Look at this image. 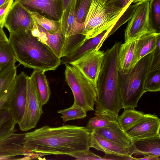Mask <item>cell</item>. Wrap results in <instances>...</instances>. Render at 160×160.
<instances>
[{
  "label": "cell",
  "mask_w": 160,
  "mask_h": 160,
  "mask_svg": "<svg viewBox=\"0 0 160 160\" xmlns=\"http://www.w3.org/2000/svg\"><path fill=\"white\" fill-rule=\"evenodd\" d=\"M160 90V69L150 71L147 76L144 87V93Z\"/></svg>",
  "instance_id": "cell-30"
},
{
  "label": "cell",
  "mask_w": 160,
  "mask_h": 160,
  "mask_svg": "<svg viewBox=\"0 0 160 160\" xmlns=\"http://www.w3.org/2000/svg\"><path fill=\"white\" fill-rule=\"evenodd\" d=\"M16 62L15 54L8 42L0 41V73L15 65Z\"/></svg>",
  "instance_id": "cell-25"
},
{
  "label": "cell",
  "mask_w": 160,
  "mask_h": 160,
  "mask_svg": "<svg viewBox=\"0 0 160 160\" xmlns=\"http://www.w3.org/2000/svg\"><path fill=\"white\" fill-rule=\"evenodd\" d=\"M91 132L86 127L44 126L25 133L22 145L30 159L50 155L82 152L91 148Z\"/></svg>",
  "instance_id": "cell-1"
},
{
  "label": "cell",
  "mask_w": 160,
  "mask_h": 160,
  "mask_svg": "<svg viewBox=\"0 0 160 160\" xmlns=\"http://www.w3.org/2000/svg\"><path fill=\"white\" fill-rule=\"evenodd\" d=\"M107 31H104L96 36L87 40L78 49L70 55L62 57L61 63L63 64H69L94 48H97Z\"/></svg>",
  "instance_id": "cell-23"
},
{
  "label": "cell",
  "mask_w": 160,
  "mask_h": 160,
  "mask_svg": "<svg viewBox=\"0 0 160 160\" xmlns=\"http://www.w3.org/2000/svg\"><path fill=\"white\" fill-rule=\"evenodd\" d=\"M104 52L96 48L69 64L78 69L96 88Z\"/></svg>",
  "instance_id": "cell-9"
},
{
  "label": "cell",
  "mask_w": 160,
  "mask_h": 160,
  "mask_svg": "<svg viewBox=\"0 0 160 160\" xmlns=\"http://www.w3.org/2000/svg\"><path fill=\"white\" fill-rule=\"evenodd\" d=\"M16 89V80L4 94L0 98V110H8L15 95Z\"/></svg>",
  "instance_id": "cell-34"
},
{
  "label": "cell",
  "mask_w": 160,
  "mask_h": 160,
  "mask_svg": "<svg viewBox=\"0 0 160 160\" xmlns=\"http://www.w3.org/2000/svg\"><path fill=\"white\" fill-rule=\"evenodd\" d=\"M30 12L44 14L48 18L60 20L62 11V0H15Z\"/></svg>",
  "instance_id": "cell-13"
},
{
  "label": "cell",
  "mask_w": 160,
  "mask_h": 160,
  "mask_svg": "<svg viewBox=\"0 0 160 160\" xmlns=\"http://www.w3.org/2000/svg\"><path fill=\"white\" fill-rule=\"evenodd\" d=\"M39 96L42 106L48 102L51 92L45 72L34 70L30 76Z\"/></svg>",
  "instance_id": "cell-22"
},
{
  "label": "cell",
  "mask_w": 160,
  "mask_h": 160,
  "mask_svg": "<svg viewBox=\"0 0 160 160\" xmlns=\"http://www.w3.org/2000/svg\"><path fill=\"white\" fill-rule=\"evenodd\" d=\"M91 147L108 155L119 156L131 155L129 154V148L123 147L101 137L94 132H91Z\"/></svg>",
  "instance_id": "cell-18"
},
{
  "label": "cell",
  "mask_w": 160,
  "mask_h": 160,
  "mask_svg": "<svg viewBox=\"0 0 160 160\" xmlns=\"http://www.w3.org/2000/svg\"><path fill=\"white\" fill-rule=\"evenodd\" d=\"M150 16L153 26L158 32L160 28V0H151Z\"/></svg>",
  "instance_id": "cell-32"
},
{
  "label": "cell",
  "mask_w": 160,
  "mask_h": 160,
  "mask_svg": "<svg viewBox=\"0 0 160 160\" xmlns=\"http://www.w3.org/2000/svg\"><path fill=\"white\" fill-rule=\"evenodd\" d=\"M28 75L23 72L17 75L16 79V89L15 95L8 109L17 124L21 121L24 111Z\"/></svg>",
  "instance_id": "cell-14"
},
{
  "label": "cell",
  "mask_w": 160,
  "mask_h": 160,
  "mask_svg": "<svg viewBox=\"0 0 160 160\" xmlns=\"http://www.w3.org/2000/svg\"><path fill=\"white\" fill-rule=\"evenodd\" d=\"M121 42H116L105 52L98 78L94 114L117 120L122 108L118 85L117 57Z\"/></svg>",
  "instance_id": "cell-2"
},
{
  "label": "cell",
  "mask_w": 160,
  "mask_h": 160,
  "mask_svg": "<svg viewBox=\"0 0 160 160\" xmlns=\"http://www.w3.org/2000/svg\"><path fill=\"white\" fill-rule=\"evenodd\" d=\"M144 114L143 112L136 111L134 108L125 109L122 114L118 116L117 121L122 129L125 131L142 118Z\"/></svg>",
  "instance_id": "cell-24"
},
{
  "label": "cell",
  "mask_w": 160,
  "mask_h": 160,
  "mask_svg": "<svg viewBox=\"0 0 160 160\" xmlns=\"http://www.w3.org/2000/svg\"><path fill=\"white\" fill-rule=\"evenodd\" d=\"M29 12L34 21L50 33H55L59 30L61 27L60 20H52L38 12Z\"/></svg>",
  "instance_id": "cell-27"
},
{
  "label": "cell",
  "mask_w": 160,
  "mask_h": 160,
  "mask_svg": "<svg viewBox=\"0 0 160 160\" xmlns=\"http://www.w3.org/2000/svg\"><path fill=\"white\" fill-rule=\"evenodd\" d=\"M0 41L8 42V38L3 30V28L0 29Z\"/></svg>",
  "instance_id": "cell-40"
},
{
  "label": "cell",
  "mask_w": 160,
  "mask_h": 160,
  "mask_svg": "<svg viewBox=\"0 0 160 160\" xmlns=\"http://www.w3.org/2000/svg\"><path fill=\"white\" fill-rule=\"evenodd\" d=\"M160 119L155 114H145L133 126L125 131L132 141L160 134Z\"/></svg>",
  "instance_id": "cell-11"
},
{
  "label": "cell",
  "mask_w": 160,
  "mask_h": 160,
  "mask_svg": "<svg viewBox=\"0 0 160 160\" xmlns=\"http://www.w3.org/2000/svg\"><path fill=\"white\" fill-rule=\"evenodd\" d=\"M92 0H77L76 23L84 25L87 14Z\"/></svg>",
  "instance_id": "cell-31"
},
{
  "label": "cell",
  "mask_w": 160,
  "mask_h": 160,
  "mask_svg": "<svg viewBox=\"0 0 160 160\" xmlns=\"http://www.w3.org/2000/svg\"><path fill=\"white\" fill-rule=\"evenodd\" d=\"M128 8L118 9L92 0L84 21L82 34L88 40L107 31L97 48L99 50L106 36Z\"/></svg>",
  "instance_id": "cell-5"
},
{
  "label": "cell",
  "mask_w": 160,
  "mask_h": 160,
  "mask_svg": "<svg viewBox=\"0 0 160 160\" xmlns=\"http://www.w3.org/2000/svg\"><path fill=\"white\" fill-rule=\"evenodd\" d=\"M77 0H72L62 11L60 19L62 35L65 37L70 36L74 30L76 20Z\"/></svg>",
  "instance_id": "cell-21"
},
{
  "label": "cell",
  "mask_w": 160,
  "mask_h": 160,
  "mask_svg": "<svg viewBox=\"0 0 160 160\" xmlns=\"http://www.w3.org/2000/svg\"><path fill=\"white\" fill-rule=\"evenodd\" d=\"M16 124L8 110H0V137L16 132Z\"/></svg>",
  "instance_id": "cell-28"
},
{
  "label": "cell",
  "mask_w": 160,
  "mask_h": 160,
  "mask_svg": "<svg viewBox=\"0 0 160 160\" xmlns=\"http://www.w3.org/2000/svg\"><path fill=\"white\" fill-rule=\"evenodd\" d=\"M69 3L68 0H62V11L66 8Z\"/></svg>",
  "instance_id": "cell-41"
},
{
  "label": "cell",
  "mask_w": 160,
  "mask_h": 160,
  "mask_svg": "<svg viewBox=\"0 0 160 160\" xmlns=\"http://www.w3.org/2000/svg\"><path fill=\"white\" fill-rule=\"evenodd\" d=\"M160 38V32H152L140 36L136 40V53L138 60L154 51Z\"/></svg>",
  "instance_id": "cell-19"
},
{
  "label": "cell",
  "mask_w": 160,
  "mask_h": 160,
  "mask_svg": "<svg viewBox=\"0 0 160 160\" xmlns=\"http://www.w3.org/2000/svg\"><path fill=\"white\" fill-rule=\"evenodd\" d=\"M111 0H108V1H107V2H109V1H110ZM107 2H106V3H107Z\"/></svg>",
  "instance_id": "cell-45"
},
{
  "label": "cell",
  "mask_w": 160,
  "mask_h": 160,
  "mask_svg": "<svg viewBox=\"0 0 160 160\" xmlns=\"http://www.w3.org/2000/svg\"><path fill=\"white\" fill-rule=\"evenodd\" d=\"M8 0H0V6Z\"/></svg>",
  "instance_id": "cell-43"
},
{
  "label": "cell",
  "mask_w": 160,
  "mask_h": 160,
  "mask_svg": "<svg viewBox=\"0 0 160 160\" xmlns=\"http://www.w3.org/2000/svg\"><path fill=\"white\" fill-rule=\"evenodd\" d=\"M99 1L103 4H105L108 0H98Z\"/></svg>",
  "instance_id": "cell-44"
},
{
  "label": "cell",
  "mask_w": 160,
  "mask_h": 160,
  "mask_svg": "<svg viewBox=\"0 0 160 160\" xmlns=\"http://www.w3.org/2000/svg\"><path fill=\"white\" fill-rule=\"evenodd\" d=\"M65 65V80L72 92L73 104L87 112L93 111L97 97L96 88L76 68L68 64Z\"/></svg>",
  "instance_id": "cell-6"
},
{
  "label": "cell",
  "mask_w": 160,
  "mask_h": 160,
  "mask_svg": "<svg viewBox=\"0 0 160 160\" xmlns=\"http://www.w3.org/2000/svg\"><path fill=\"white\" fill-rule=\"evenodd\" d=\"M14 2V0H8L0 6V29L4 27L7 13Z\"/></svg>",
  "instance_id": "cell-37"
},
{
  "label": "cell",
  "mask_w": 160,
  "mask_h": 160,
  "mask_svg": "<svg viewBox=\"0 0 160 160\" xmlns=\"http://www.w3.org/2000/svg\"><path fill=\"white\" fill-rule=\"evenodd\" d=\"M153 58L150 53L139 60L132 71L126 74L119 72L118 85L122 108L134 109L144 93L145 81Z\"/></svg>",
  "instance_id": "cell-4"
},
{
  "label": "cell",
  "mask_w": 160,
  "mask_h": 160,
  "mask_svg": "<svg viewBox=\"0 0 160 160\" xmlns=\"http://www.w3.org/2000/svg\"><path fill=\"white\" fill-rule=\"evenodd\" d=\"M17 67L12 66L0 73V98L15 81Z\"/></svg>",
  "instance_id": "cell-26"
},
{
  "label": "cell",
  "mask_w": 160,
  "mask_h": 160,
  "mask_svg": "<svg viewBox=\"0 0 160 160\" xmlns=\"http://www.w3.org/2000/svg\"><path fill=\"white\" fill-rule=\"evenodd\" d=\"M37 25L39 32L37 38L47 45L58 57L61 58L64 36L62 34L61 27L57 33L51 34L41 26Z\"/></svg>",
  "instance_id": "cell-20"
},
{
  "label": "cell",
  "mask_w": 160,
  "mask_h": 160,
  "mask_svg": "<svg viewBox=\"0 0 160 160\" xmlns=\"http://www.w3.org/2000/svg\"><path fill=\"white\" fill-rule=\"evenodd\" d=\"M93 132L123 147L129 148L131 146L132 141L122 129L117 120Z\"/></svg>",
  "instance_id": "cell-16"
},
{
  "label": "cell",
  "mask_w": 160,
  "mask_h": 160,
  "mask_svg": "<svg viewBox=\"0 0 160 160\" xmlns=\"http://www.w3.org/2000/svg\"><path fill=\"white\" fill-rule=\"evenodd\" d=\"M133 0H111L105 4L112 6L118 9L128 8L132 3Z\"/></svg>",
  "instance_id": "cell-38"
},
{
  "label": "cell",
  "mask_w": 160,
  "mask_h": 160,
  "mask_svg": "<svg viewBox=\"0 0 160 160\" xmlns=\"http://www.w3.org/2000/svg\"><path fill=\"white\" fill-rule=\"evenodd\" d=\"M136 40H130L121 44L117 57L118 72L126 74L130 72L138 61L135 50Z\"/></svg>",
  "instance_id": "cell-15"
},
{
  "label": "cell",
  "mask_w": 160,
  "mask_h": 160,
  "mask_svg": "<svg viewBox=\"0 0 160 160\" xmlns=\"http://www.w3.org/2000/svg\"><path fill=\"white\" fill-rule=\"evenodd\" d=\"M129 154L152 155L160 157V134L154 137L132 141Z\"/></svg>",
  "instance_id": "cell-17"
},
{
  "label": "cell",
  "mask_w": 160,
  "mask_h": 160,
  "mask_svg": "<svg viewBox=\"0 0 160 160\" xmlns=\"http://www.w3.org/2000/svg\"><path fill=\"white\" fill-rule=\"evenodd\" d=\"M152 53L153 58L150 71L160 69V38L158 40L156 48Z\"/></svg>",
  "instance_id": "cell-36"
},
{
  "label": "cell",
  "mask_w": 160,
  "mask_h": 160,
  "mask_svg": "<svg viewBox=\"0 0 160 160\" xmlns=\"http://www.w3.org/2000/svg\"><path fill=\"white\" fill-rule=\"evenodd\" d=\"M114 120L99 116H95L90 118L86 127L91 131L106 126Z\"/></svg>",
  "instance_id": "cell-33"
},
{
  "label": "cell",
  "mask_w": 160,
  "mask_h": 160,
  "mask_svg": "<svg viewBox=\"0 0 160 160\" xmlns=\"http://www.w3.org/2000/svg\"><path fill=\"white\" fill-rule=\"evenodd\" d=\"M144 157L140 158H134V160H160V157L152 155H144Z\"/></svg>",
  "instance_id": "cell-39"
},
{
  "label": "cell",
  "mask_w": 160,
  "mask_h": 160,
  "mask_svg": "<svg viewBox=\"0 0 160 160\" xmlns=\"http://www.w3.org/2000/svg\"><path fill=\"white\" fill-rule=\"evenodd\" d=\"M35 22L29 12L18 2L14 1L7 15L4 24L9 32L31 31Z\"/></svg>",
  "instance_id": "cell-10"
},
{
  "label": "cell",
  "mask_w": 160,
  "mask_h": 160,
  "mask_svg": "<svg viewBox=\"0 0 160 160\" xmlns=\"http://www.w3.org/2000/svg\"><path fill=\"white\" fill-rule=\"evenodd\" d=\"M146 0H133L132 3H136L142 2Z\"/></svg>",
  "instance_id": "cell-42"
},
{
  "label": "cell",
  "mask_w": 160,
  "mask_h": 160,
  "mask_svg": "<svg viewBox=\"0 0 160 160\" xmlns=\"http://www.w3.org/2000/svg\"><path fill=\"white\" fill-rule=\"evenodd\" d=\"M9 33L8 42L19 64L45 72L55 70L61 64V58L33 36L30 31L22 30Z\"/></svg>",
  "instance_id": "cell-3"
},
{
  "label": "cell",
  "mask_w": 160,
  "mask_h": 160,
  "mask_svg": "<svg viewBox=\"0 0 160 160\" xmlns=\"http://www.w3.org/2000/svg\"><path fill=\"white\" fill-rule=\"evenodd\" d=\"M42 107L39 96L30 76H28L24 111L18 124L21 131H27L36 126L43 113Z\"/></svg>",
  "instance_id": "cell-8"
},
{
  "label": "cell",
  "mask_w": 160,
  "mask_h": 160,
  "mask_svg": "<svg viewBox=\"0 0 160 160\" xmlns=\"http://www.w3.org/2000/svg\"><path fill=\"white\" fill-rule=\"evenodd\" d=\"M150 2L151 0L141 2L136 8L125 30V42L136 40L149 32H157L151 18Z\"/></svg>",
  "instance_id": "cell-7"
},
{
  "label": "cell",
  "mask_w": 160,
  "mask_h": 160,
  "mask_svg": "<svg viewBox=\"0 0 160 160\" xmlns=\"http://www.w3.org/2000/svg\"><path fill=\"white\" fill-rule=\"evenodd\" d=\"M77 159L82 160H106L104 157H102L97 155L90 150L82 152L75 153L70 155Z\"/></svg>",
  "instance_id": "cell-35"
},
{
  "label": "cell",
  "mask_w": 160,
  "mask_h": 160,
  "mask_svg": "<svg viewBox=\"0 0 160 160\" xmlns=\"http://www.w3.org/2000/svg\"><path fill=\"white\" fill-rule=\"evenodd\" d=\"M57 112L62 114L61 117L64 122H66L83 119L87 117V112L81 107L73 104L68 108L58 110Z\"/></svg>",
  "instance_id": "cell-29"
},
{
  "label": "cell",
  "mask_w": 160,
  "mask_h": 160,
  "mask_svg": "<svg viewBox=\"0 0 160 160\" xmlns=\"http://www.w3.org/2000/svg\"><path fill=\"white\" fill-rule=\"evenodd\" d=\"M25 133L14 132L0 137V160H20L26 157L23 145Z\"/></svg>",
  "instance_id": "cell-12"
}]
</instances>
